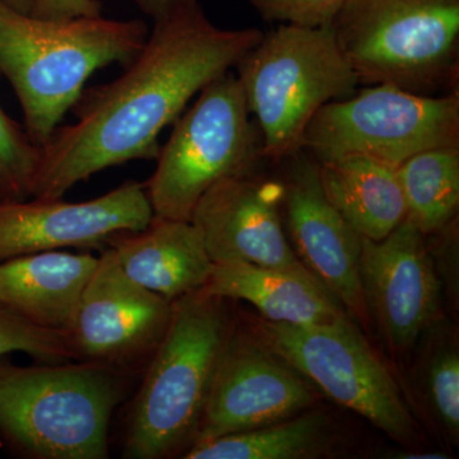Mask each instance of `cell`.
Returning a JSON list of instances; mask_svg holds the SVG:
<instances>
[{
    "mask_svg": "<svg viewBox=\"0 0 459 459\" xmlns=\"http://www.w3.org/2000/svg\"><path fill=\"white\" fill-rule=\"evenodd\" d=\"M258 29L214 25L199 3L153 21L146 44L113 82L84 90L75 123L40 148L31 198L56 199L113 166L159 156V138L190 100L238 65Z\"/></svg>",
    "mask_w": 459,
    "mask_h": 459,
    "instance_id": "6da1fadb",
    "label": "cell"
},
{
    "mask_svg": "<svg viewBox=\"0 0 459 459\" xmlns=\"http://www.w3.org/2000/svg\"><path fill=\"white\" fill-rule=\"evenodd\" d=\"M148 33L142 20H42L0 0V80L16 93L33 143H47L96 71L128 65Z\"/></svg>",
    "mask_w": 459,
    "mask_h": 459,
    "instance_id": "7a4b0ae2",
    "label": "cell"
},
{
    "mask_svg": "<svg viewBox=\"0 0 459 459\" xmlns=\"http://www.w3.org/2000/svg\"><path fill=\"white\" fill-rule=\"evenodd\" d=\"M223 300L198 290L172 303L170 325L129 411L124 457L170 458L195 443L234 325Z\"/></svg>",
    "mask_w": 459,
    "mask_h": 459,
    "instance_id": "3957f363",
    "label": "cell"
},
{
    "mask_svg": "<svg viewBox=\"0 0 459 459\" xmlns=\"http://www.w3.org/2000/svg\"><path fill=\"white\" fill-rule=\"evenodd\" d=\"M128 388L113 365L0 360V437L33 459H107L108 428Z\"/></svg>",
    "mask_w": 459,
    "mask_h": 459,
    "instance_id": "277c9868",
    "label": "cell"
},
{
    "mask_svg": "<svg viewBox=\"0 0 459 459\" xmlns=\"http://www.w3.org/2000/svg\"><path fill=\"white\" fill-rule=\"evenodd\" d=\"M237 68L258 123L263 157L273 161L300 152L314 115L328 102L350 98L360 84L332 26L280 25Z\"/></svg>",
    "mask_w": 459,
    "mask_h": 459,
    "instance_id": "5b68a950",
    "label": "cell"
},
{
    "mask_svg": "<svg viewBox=\"0 0 459 459\" xmlns=\"http://www.w3.org/2000/svg\"><path fill=\"white\" fill-rule=\"evenodd\" d=\"M332 29L360 83L431 95L457 75L459 0H347Z\"/></svg>",
    "mask_w": 459,
    "mask_h": 459,
    "instance_id": "8992f818",
    "label": "cell"
},
{
    "mask_svg": "<svg viewBox=\"0 0 459 459\" xmlns=\"http://www.w3.org/2000/svg\"><path fill=\"white\" fill-rule=\"evenodd\" d=\"M197 101L175 122L157 168L144 183L153 217L190 221L211 186L253 172L263 157L258 126L250 120L237 75L225 74L198 93Z\"/></svg>",
    "mask_w": 459,
    "mask_h": 459,
    "instance_id": "52a82bcc",
    "label": "cell"
},
{
    "mask_svg": "<svg viewBox=\"0 0 459 459\" xmlns=\"http://www.w3.org/2000/svg\"><path fill=\"white\" fill-rule=\"evenodd\" d=\"M459 144V96L421 95L374 84L328 102L305 131L303 148L316 161L364 155L401 165L429 148Z\"/></svg>",
    "mask_w": 459,
    "mask_h": 459,
    "instance_id": "ba28073f",
    "label": "cell"
},
{
    "mask_svg": "<svg viewBox=\"0 0 459 459\" xmlns=\"http://www.w3.org/2000/svg\"><path fill=\"white\" fill-rule=\"evenodd\" d=\"M256 334L332 400L392 439L411 444L418 425L391 371L347 316L325 325L259 323Z\"/></svg>",
    "mask_w": 459,
    "mask_h": 459,
    "instance_id": "9c48e42d",
    "label": "cell"
},
{
    "mask_svg": "<svg viewBox=\"0 0 459 459\" xmlns=\"http://www.w3.org/2000/svg\"><path fill=\"white\" fill-rule=\"evenodd\" d=\"M171 316L172 303L129 279L113 250L105 247L66 333L77 360L104 362L131 373L150 362Z\"/></svg>",
    "mask_w": 459,
    "mask_h": 459,
    "instance_id": "30bf717a",
    "label": "cell"
},
{
    "mask_svg": "<svg viewBox=\"0 0 459 459\" xmlns=\"http://www.w3.org/2000/svg\"><path fill=\"white\" fill-rule=\"evenodd\" d=\"M316 400L301 374L255 332L232 325L193 444L291 418Z\"/></svg>",
    "mask_w": 459,
    "mask_h": 459,
    "instance_id": "8fae6325",
    "label": "cell"
},
{
    "mask_svg": "<svg viewBox=\"0 0 459 459\" xmlns=\"http://www.w3.org/2000/svg\"><path fill=\"white\" fill-rule=\"evenodd\" d=\"M152 219L146 189L134 180L77 204L62 198L0 202V262L71 247H105L115 235L141 231Z\"/></svg>",
    "mask_w": 459,
    "mask_h": 459,
    "instance_id": "7c38bea8",
    "label": "cell"
},
{
    "mask_svg": "<svg viewBox=\"0 0 459 459\" xmlns=\"http://www.w3.org/2000/svg\"><path fill=\"white\" fill-rule=\"evenodd\" d=\"M285 190V183L259 179L253 172L211 186L190 222L201 232L212 262H246L316 281L283 231L280 208Z\"/></svg>",
    "mask_w": 459,
    "mask_h": 459,
    "instance_id": "4fadbf2b",
    "label": "cell"
},
{
    "mask_svg": "<svg viewBox=\"0 0 459 459\" xmlns=\"http://www.w3.org/2000/svg\"><path fill=\"white\" fill-rule=\"evenodd\" d=\"M424 237L404 220L383 240H361L360 281L368 314L397 352L418 342L439 305V280Z\"/></svg>",
    "mask_w": 459,
    "mask_h": 459,
    "instance_id": "5bb4252c",
    "label": "cell"
},
{
    "mask_svg": "<svg viewBox=\"0 0 459 459\" xmlns=\"http://www.w3.org/2000/svg\"><path fill=\"white\" fill-rule=\"evenodd\" d=\"M292 157L283 204L296 255L329 296L359 319H367L360 281L362 238L328 201L318 162L300 152Z\"/></svg>",
    "mask_w": 459,
    "mask_h": 459,
    "instance_id": "9a60e30c",
    "label": "cell"
},
{
    "mask_svg": "<svg viewBox=\"0 0 459 459\" xmlns=\"http://www.w3.org/2000/svg\"><path fill=\"white\" fill-rule=\"evenodd\" d=\"M107 247L129 279L170 303L204 289L213 268L190 221L153 217L146 229L115 235Z\"/></svg>",
    "mask_w": 459,
    "mask_h": 459,
    "instance_id": "2e32d148",
    "label": "cell"
},
{
    "mask_svg": "<svg viewBox=\"0 0 459 459\" xmlns=\"http://www.w3.org/2000/svg\"><path fill=\"white\" fill-rule=\"evenodd\" d=\"M99 256L65 250L0 262V307L36 327L66 332Z\"/></svg>",
    "mask_w": 459,
    "mask_h": 459,
    "instance_id": "e0dca14e",
    "label": "cell"
},
{
    "mask_svg": "<svg viewBox=\"0 0 459 459\" xmlns=\"http://www.w3.org/2000/svg\"><path fill=\"white\" fill-rule=\"evenodd\" d=\"M202 290L225 300L247 301L272 323L325 325L346 316L316 281L246 262L213 263Z\"/></svg>",
    "mask_w": 459,
    "mask_h": 459,
    "instance_id": "ac0fdd59",
    "label": "cell"
},
{
    "mask_svg": "<svg viewBox=\"0 0 459 459\" xmlns=\"http://www.w3.org/2000/svg\"><path fill=\"white\" fill-rule=\"evenodd\" d=\"M318 165L328 201L361 238L383 240L406 220L395 166L364 155H344Z\"/></svg>",
    "mask_w": 459,
    "mask_h": 459,
    "instance_id": "d6986e66",
    "label": "cell"
},
{
    "mask_svg": "<svg viewBox=\"0 0 459 459\" xmlns=\"http://www.w3.org/2000/svg\"><path fill=\"white\" fill-rule=\"evenodd\" d=\"M331 429L323 412H307L273 424L193 444L186 459H313L327 453Z\"/></svg>",
    "mask_w": 459,
    "mask_h": 459,
    "instance_id": "ffe728a7",
    "label": "cell"
},
{
    "mask_svg": "<svg viewBox=\"0 0 459 459\" xmlns=\"http://www.w3.org/2000/svg\"><path fill=\"white\" fill-rule=\"evenodd\" d=\"M406 220L424 235L449 225L459 205V144L429 148L397 166Z\"/></svg>",
    "mask_w": 459,
    "mask_h": 459,
    "instance_id": "44dd1931",
    "label": "cell"
},
{
    "mask_svg": "<svg viewBox=\"0 0 459 459\" xmlns=\"http://www.w3.org/2000/svg\"><path fill=\"white\" fill-rule=\"evenodd\" d=\"M39 164L40 147L0 107V202L31 198Z\"/></svg>",
    "mask_w": 459,
    "mask_h": 459,
    "instance_id": "7402d4cb",
    "label": "cell"
},
{
    "mask_svg": "<svg viewBox=\"0 0 459 459\" xmlns=\"http://www.w3.org/2000/svg\"><path fill=\"white\" fill-rule=\"evenodd\" d=\"M13 352L44 364L77 360L66 332L36 327L0 307V358Z\"/></svg>",
    "mask_w": 459,
    "mask_h": 459,
    "instance_id": "603a6c76",
    "label": "cell"
},
{
    "mask_svg": "<svg viewBox=\"0 0 459 459\" xmlns=\"http://www.w3.org/2000/svg\"><path fill=\"white\" fill-rule=\"evenodd\" d=\"M424 388L435 418L449 437H459V352L453 343L442 344L429 358Z\"/></svg>",
    "mask_w": 459,
    "mask_h": 459,
    "instance_id": "cb8c5ba5",
    "label": "cell"
},
{
    "mask_svg": "<svg viewBox=\"0 0 459 459\" xmlns=\"http://www.w3.org/2000/svg\"><path fill=\"white\" fill-rule=\"evenodd\" d=\"M263 18L281 25L332 26L347 0H247Z\"/></svg>",
    "mask_w": 459,
    "mask_h": 459,
    "instance_id": "d4e9b609",
    "label": "cell"
},
{
    "mask_svg": "<svg viewBox=\"0 0 459 459\" xmlns=\"http://www.w3.org/2000/svg\"><path fill=\"white\" fill-rule=\"evenodd\" d=\"M101 12L100 0H33L30 14L42 20L66 21L101 16Z\"/></svg>",
    "mask_w": 459,
    "mask_h": 459,
    "instance_id": "484cf974",
    "label": "cell"
},
{
    "mask_svg": "<svg viewBox=\"0 0 459 459\" xmlns=\"http://www.w3.org/2000/svg\"><path fill=\"white\" fill-rule=\"evenodd\" d=\"M138 8L153 21L168 16L178 9L199 3V0H132Z\"/></svg>",
    "mask_w": 459,
    "mask_h": 459,
    "instance_id": "4316f807",
    "label": "cell"
},
{
    "mask_svg": "<svg viewBox=\"0 0 459 459\" xmlns=\"http://www.w3.org/2000/svg\"><path fill=\"white\" fill-rule=\"evenodd\" d=\"M392 457L398 459H446L448 458L446 453L442 452H419V451H400L394 452Z\"/></svg>",
    "mask_w": 459,
    "mask_h": 459,
    "instance_id": "83f0119b",
    "label": "cell"
},
{
    "mask_svg": "<svg viewBox=\"0 0 459 459\" xmlns=\"http://www.w3.org/2000/svg\"><path fill=\"white\" fill-rule=\"evenodd\" d=\"M2 2H4L9 7L16 9L18 12L30 13L33 0H2Z\"/></svg>",
    "mask_w": 459,
    "mask_h": 459,
    "instance_id": "f1b7e54d",
    "label": "cell"
}]
</instances>
